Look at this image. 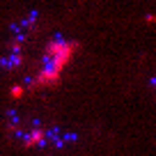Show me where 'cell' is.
Returning <instances> with one entry per match:
<instances>
[{"label": "cell", "mask_w": 156, "mask_h": 156, "mask_svg": "<svg viewBox=\"0 0 156 156\" xmlns=\"http://www.w3.org/2000/svg\"><path fill=\"white\" fill-rule=\"evenodd\" d=\"M78 44L76 41H67V39H53L44 51V58H41V67L34 73L32 83H30V90L37 87H48V85H55L62 76V71L67 69V64L71 62L73 53H76Z\"/></svg>", "instance_id": "1"}, {"label": "cell", "mask_w": 156, "mask_h": 156, "mask_svg": "<svg viewBox=\"0 0 156 156\" xmlns=\"http://www.w3.org/2000/svg\"><path fill=\"white\" fill-rule=\"evenodd\" d=\"M151 85H154V90H156V78H154V80H151Z\"/></svg>", "instance_id": "2"}]
</instances>
